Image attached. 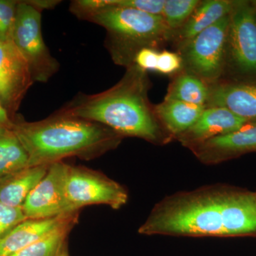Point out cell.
<instances>
[{
  "label": "cell",
  "instance_id": "cell-21",
  "mask_svg": "<svg viewBox=\"0 0 256 256\" xmlns=\"http://www.w3.org/2000/svg\"><path fill=\"white\" fill-rule=\"evenodd\" d=\"M201 0H165L162 18L171 35L188 21ZM170 42V41H169Z\"/></svg>",
  "mask_w": 256,
  "mask_h": 256
},
{
  "label": "cell",
  "instance_id": "cell-30",
  "mask_svg": "<svg viewBox=\"0 0 256 256\" xmlns=\"http://www.w3.org/2000/svg\"><path fill=\"white\" fill-rule=\"evenodd\" d=\"M56 256H70L68 252V240H66L62 244V246H60Z\"/></svg>",
  "mask_w": 256,
  "mask_h": 256
},
{
  "label": "cell",
  "instance_id": "cell-20",
  "mask_svg": "<svg viewBox=\"0 0 256 256\" xmlns=\"http://www.w3.org/2000/svg\"><path fill=\"white\" fill-rule=\"evenodd\" d=\"M79 212H74L50 234L10 256H56L68 234L78 222Z\"/></svg>",
  "mask_w": 256,
  "mask_h": 256
},
{
  "label": "cell",
  "instance_id": "cell-5",
  "mask_svg": "<svg viewBox=\"0 0 256 256\" xmlns=\"http://www.w3.org/2000/svg\"><path fill=\"white\" fill-rule=\"evenodd\" d=\"M223 80L256 82V1L234 0Z\"/></svg>",
  "mask_w": 256,
  "mask_h": 256
},
{
  "label": "cell",
  "instance_id": "cell-4",
  "mask_svg": "<svg viewBox=\"0 0 256 256\" xmlns=\"http://www.w3.org/2000/svg\"><path fill=\"white\" fill-rule=\"evenodd\" d=\"M85 20L105 28V45L112 62L126 68L134 64L140 50H159L169 43L170 32L162 16L114 6L108 0H102L100 8Z\"/></svg>",
  "mask_w": 256,
  "mask_h": 256
},
{
  "label": "cell",
  "instance_id": "cell-26",
  "mask_svg": "<svg viewBox=\"0 0 256 256\" xmlns=\"http://www.w3.org/2000/svg\"><path fill=\"white\" fill-rule=\"evenodd\" d=\"M24 92L8 79L0 76V100L8 112L9 109L16 108Z\"/></svg>",
  "mask_w": 256,
  "mask_h": 256
},
{
  "label": "cell",
  "instance_id": "cell-11",
  "mask_svg": "<svg viewBox=\"0 0 256 256\" xmlns=\"http://www.w3.org/2000/svg\"><path fill=\"white\" fill-rule=\"evenodd\" d=\"M247 122L248 121L224 108H205L196 122L175 140L188 149L212 138L235 132Z\"/></svg>",
  "mask_w": 256,
  "mask_h": 256
},
{
  "label": "cell",
  "instance_id": "cell-12",
  "mask_svg": "<svg viewBox=\"0 0 256 256\" xmlns=\"http://www.w3.org/2000/svg\"><path fill=\"white\" fill-rule=\"evenodd\" d=\"M208 107L224 108L248 122L256 121V82L222 80L210 86Z\"/></svg>",
  "mask_w": 256,
  "mask_h": 256
},
{
  "label": "cell",
  "instance_id": "cell-3",
  "mask_svg": "<svg viewBox=\"0 0 256 256\" xmlns=\"http://www.w3.org/2000/svg\"><path fill=\"white\" fill-rule=\"evenodd\" d=\"M28 156V166L50 165L66 158L92 160L116 149L124 136L104 124L56 112L38 122H12Z\"/></svg>",
  "mask_w": 256,
  "mask_h": 256
},
{
  "label": "cell",
  "instance_id": "cell-23",
  "mask_svg": "<svg viewBox=\"0 0 256 256\" xmlns=\"http://www.w3.org/2000/svg\"><path fill=\"white\" fill-rule=\"evenodd\" d=\"M26 220L28 218L22 208L8 206L0 202V240Z\"/></svg>",
  "mask_w": 256,
  "mask_h": 256
},
{
  "label": "cell",
  "instance_id": "cell-7",
  "mask_svg": "<svg viewBox=\"0 0 256 256\" xmlns=\"http://www.w3.org/2000/svg\"><path fill=\"white\" fill-rule=\"evenodd\" d=\"M12 42L28 64L34 82H46L58 72L60 64L44 41L42 12L18 2Z\"/></svg>",
  "mask_w": 256,
  "mask_h": 256
},
{
  "label": "cell",
  "instance_id": "cell-10",
  "mask_svg": "<svg viewBox=\"0 0 256 256\" xmlns=\"http://www.w3.org/2000/svg\"><path fill=\"white\" fill-rule=\"evenodd\" d=\"M188 150L206 165L220 164L256 152V121L247 122L235 132L190 146Z\"/></svg>",
  "mask_w": 256,
  "mask_h": 256
},
{
  "label": "cell",
  "instance_id": "cell-14",
  "mask_svg": "<svg viewBox=\"0 0 256 256\" xmlns=\"http://www.w3.org/2000/svg\"><path fill=\"white\" fill-rule=\"evenodd\" d=\"M48 218H28L0 240V256H10L40 240L73 214Z\"/></svg>",
  "mask_w": 256,
  "mask_h": 256
},
{
  "label": "cell",
  "instance_id": "cell-13",
  "mask_svg": "<svg viewBox=\"0 0 256 256\" xmlns=\"http://www.w3.org/2000/svg\"><path fill=\"white\" fill-rule=\"evenodd\" d=\"M234 0H201L182 28L171 35L170 43L180 48L198 34L228 16L233 10Z\"/></svg>",
  "mask_w": 256,
  "mask_h": 256
},
{
  "label": "cell",
  "instance_id": "cell-19",
  "mask_svg": "<svg viewBox=\"0 0 256 256\" xmlns=\"http://www.w3.org/2000/svg\"><path fill=\"white\" fill-rule=\"evenodd\" d=\"M0 76L13 82L24 92L34 82L26 60L12 42H0Z\"/></svg>",
  "mask_w": 256,
  "mask_h": 256
},
{
  "label": "cell",
  "instance_id": "cell-31",
  "mask_svg": "<svg viewBox=\"0 0 256 256\" xmlns=\"http://www.w3.org/2000/svg\"><path fill=\"white\" fill-rule=\"evenodd\" d=\"M255 194H256V192H255Z\"/></svg>",
  "mask_w": 256,
  "mask_h": 256
},
{
  "label": "cell",
  "instance_id": "cell-25",
  "mask_svg": "<svg viewBox=\"0 0 256 256\" xmlns=\"http://www.w3.org/2000/svg\"><path fill=\"white\" fill-rule=\"evenodd\" d=\"M182 68V60L178 52L160 50L156 72L164 75H175Z\"/></svg>",
  "mask_w": 256,
  "mask_h": 256
},
{
  "label": "cell",
  "instance_id": "cell-24",
  "mask_svg": "<svg viewBox=\"0 0 256 256\" xmlns=\"http://www.w3.org/2000/svg\"><path fill=\"white\" fill-rule=\"evenodd\" d=\"M165 0H108L109 4L132 8L156 16H162Z\"/></svg>",
  "mask_w": 256,
  "mask_h": 256
},
{
  "label": "cell",
  "instance_id": "cell-16",
  "mask_svg": "<svg viewBox=\"0 0 256 256\" xmlns=\"http://www.w3.org/2000/svg\"><path fill=\"white\" fill-rule=\"evenodd\" d=\"M205 108L182 101L164 99L154 106V110L160 124L175 140L196 122Z\"/></svg>",
  "mask_w": 256,
  "mask_h": 256
},
{
  "label": "cell",
  "instance_id": "cell-29",
  "mask_svg": "<svg viewBox=\"0 0 256 256\" xmlns=\"http://www.w3.org/2000/svg\"><path fill=\"white\" fill-rule=\"evenodd\" d=\"M12 121L10 118L9 112L0 100V126H10Z\"/></svg>",
  "mask_w": 256,
  "mask_h": 256
},
{
  "label": "cell",
  "instance_id": "cell-27",
  "mask_svg": "<svg viewBox=\"0 0 256 256\" xmlns=\"http://www.w3.org/2000/svg\"><path fill=\"white\" fill-rule=\"evenodd\" d=\"M159 52L156 48H143L136 55L134 64L146 72H156Z\"/></svg>",
  "mask_w": 256,
  "mask_h": 256
},
{
  "label": "cell",
  "instance_id": "cell-6",
  "mask_svg": "<svg viewBox=\"0 0 256 256\" xmlns=\"http://www.w3.org/2000/svg\"><path fill=\"white\" fill-rule=\"evenodd\" d=\"M229 20L230 14L176 50L182 60V70L208 86L224 78Z\"/></svg>",
  "mask_w": 256,
  "mask_h": 256
},
{
  "label": "cell",
  "instance_id": "cell-17",
  "mask_svg": "<svg viewBox=\"0 0 256 256\" xmlns=\"http://www.w3.org/2000/svg\"><path fill=\"white\" fill-rule=\"evenodd\" d=\"M26 168L28 152L11 124L0 126V180Z\"/></svg>",
  "mask_w": 256,
  "mask_h": 256
},
{
  "label": "cell",
  "instance_id": "cell-2",
  "mask_svg": "<svg viewBox=\"0 0 256 256\" xmlns=\"http://www.w3.org/2000/svg\"><path fill=\"white\" fill-rule=\"evenodd\" d=\"M116 85L99 94H80L58 110L104 124L126 137L140 138L156 146L173 140L154 112L148 97L151 88L148 72L136 64L126 68Z\"/></svg>",
  "mask_w": 256,
  "mask_h": 256
},
{
  "label": "cell",
  "instance_id": "cell-8",
  "mask_svg": "<svg viewBox=\"0 0 256 256\" xmlns=\"http://www.w3.org/2000/svg\"><path fill=\"white\" fill-rule=\"evenodd\" d=\"M66 195L73 212L94 204L107 205L120 210L127 204V190L117 182L99 172L80 166L68 165Z\"/></svg>",
  "mask_w": 256,
  "mask_h": 256
},
{
  "label": "cell",
  "instance_id": "cell-22",
  "mask_svg": "<svg viewBox=\"0 0 256 256\" xmlns=\"http://www.w3.org/2000/svg\"><path fill=\"white\" fill-rule=\"evenodd\" d=\"M18 2L0 0V42H12Z\"/></svg>",
  "mask_w": 256,
  "mask_h": 256
},
{
  "label": "cell",
  "instance_id": "cell-1",
  "mask_svg": "<svg viewBox=\"0 0 256 256\" xmlns=\"http://www.w3.org/2000/svg\"><path fill=\"white\" fill-rule=\"evenodd\" d=\"M138 233L178 237H256L255 192L224 184L176 192L154 205Z\"/></svg>",
  "mask_w": 256,
  "mask_h": 256
},
{
  "label": "cell",
  "instance_id": "cell-9",
  "mask_svg": "<svg viewBox=\"0 0 256 256\" xmlns=\"http://www.w3.org/2000/svg\"><path fill=\"white\" fill-rule=\"evenodd\" d=\"M68 165L63 161L50 164L44 178L32 190L22 206L28 218L38 220L74 212L66 195Z\"/></svg>",
  "mask_w": 256,
  "mask_h": 256
},
{
  "label": "cell",
  "instance_id": "cell-18",
  "mask_svg": "<svg viewBox=\"0 0 256 256\" xmlns=\"http://www.w3.org/2000/svg\"><path fill=\"white\" fill-rule=\"evenodd\" d=\"M210 96V86L184 70L175 74L170 82L166 100H176L206 107Z\"/></svg>",
  "mask_w": 256,
  "mask_h": 256
},
{
  "label": "cell",
  "instance_id": "cell-28",
  "mask_svg": "<svg viewBox=\"0 0 256 256\" xmlns=\"http://www.w3.org/2000/svg\"><path fill=\"white\" fill-rule=\"evenodd\" d=\"M26 2L40 12H42L44 10L54 9L57 5L60 4V2H62V1H58V0H30Z\"/></svg>",
  "mask_w": 256,
  "mask_h": 256
},
{
  "label": "cell",
  "instance_id": "cell-15",
  "mask_svg": "<svg viewBox=\"0 0 256 256\" xmlns=\"http://www.w3.org/2000/svg\"><path fill=\"white\" fill-rule=\"evenodd\" d=\"M50 165L28 166L0 180V202L22 208L32 190L44 178Z\"/></svg>",
  "mask_w": 256,
  "mask_h": 256
}]
</instances>
